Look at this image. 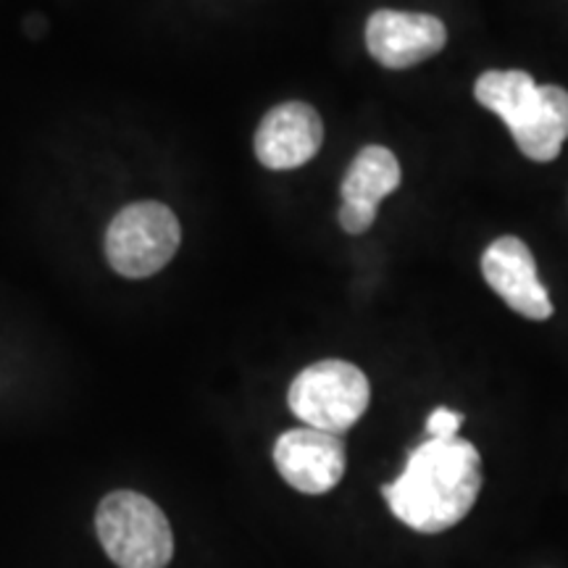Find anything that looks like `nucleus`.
Wrapping results in <instances>:
<instances>
[{"label": "nucleus", "mask_w": 568, "mask_h": 568, "mask_svg": "<svg viewBox=\"0 0 568 568\" xmlns=\"http://www.w3.org/2000/svg\"><path fill=\"white\" fill-rule=\"evenodd\" d=\"M481 489L479 450L466 439H426L408 456L406 471L382 487L395 518L422 535L464 521Z\"/></svg>", "instance_id": "nucleus-1"}, {"label": "nucleus", "mask_w": 568, "mask_h": 568, "mask_svg": "<svg viewBox=\"0 0 568 568\" xmlns=\"http://www.w3.org/2000/svg\"><path fill=\"white\" fill-rule=\"evenodd\" d=\"M95 529L103 550L119 568H166L172 564V527L151 497L130 489L103 497Z\"/></svg>", "instance_id": "nucleus-2"}, {"label": "nucleus", "mask_w": 568, "mask_h": 568, "mask_svg": "<svg viewBox=\"0 0 568 568\" xmlns=\"http://www.w3.org/2000/svg\"><path fill=\"white\" fill-rule=\"evenodd\" d=\"M372 400L366 374L347 361H318L290 385V410L311 429L343 435L366 414Z\"/></svg>", "instance_id": "nucleus-3"}, {"label": "nucleus", "mask_w": 568, "mask_h": 568, "mask_svg": "<svg viewBox=\"0 0 568 568\" xmlns=\"http://www.w3.org/2000/svg\"><path fill=\"white\" fill-rule=\"evenodd\" d=\"M180 243L176 213L159 201H140L113 216L105 232V258L126 280H145L174 258Z\"/></svg>", "instance_id": "nucleus-4"}, {"label": "nucleus", "mask_w": 568, "mask_h": 568, "mask_svg": "<svg viewBox=\"0 0 568 568\" xmlns=\"http://www.w3.org/2000/svg\"><path fill=\"white\" fill-rule=\"evenodd\" d=\"M276 471L290 487L305 495H324L345 474V443L322 429H290L274 445Z\"/></svg>", "instance_id": "nucleus-5"}, {"label": "nucleus", "mask_w": 568, "mask_h": 568, "mask_svg": "<svg viewBox=\"0 0 568 568\" xmlns=\"http://www.w3.org/2000/svg\"><path fill=\"white\" fill-rule=\"evenodd\" d=\"M447 42L445 24L432 13L374 11L366 24V45L376 63L410 69L439 53Z\"/></svg>", "instance_id": "nucleus-6"}, {"label": "nucleus", "mask_w": 568, "mask_h": 568, "mask_svg": "<svg viewBox=\"0 0 568 568\" xmlns=\"http://www.w3.org/2000/svg\"><path fill=\"white\" fill-rule=\"evenodd\" d=\"M481 274L516 314L531 322L552 316L550 295L537 276L535 255L518 237L495 240L481 255Z\"/></svg>", "instance_id": "nucleus-7"}, {"label": "nucleus", "mask_w": 568, "mask_h": 568, "mask_svg": "<svg viewBox=\"0 0 568 568\" xmlns=\"http://www.w3.org/2000/svg\"><path fill=\"white\" fill-rule=\"evenodd\" d=\"M324 140V124L314 105L287 101L272 109L255 132V155L266 169L287 172L308 163Z\"/></svg>", "instance_id": "nucleus-8"}, {"label": "nucleus", "mask_w": 568, "mask_h": 568, "mask_svg": "<svg viewBox=\"0 0 568 568\" xmlns=\"http://www.w3.org/2000/svg\"><path fill=\"white\" fill-rule=\"evenodd\" d=\"M510 134L527 159L539 163L558 159L568 140V92L556 84H539L537 101Z\"/></svg>", "instance_id": "nucleus-9"}, {"label": "nucleus", "mask_w": 568, "mask_h": 568, "mask_svg": "<svg viewBox=\"0 0 568 568\" xmlns=\"http://www.w3.org/2000/svg\"><path fill=\"white\" fill-rule=\"evenodd\" d=\"M400 184V161L382 145H368L355 155L343 180V201L379 205Z\"/></svg>", "instance_id": "nucleus-10"}, {"label": "nucleus", "mask_w": 568, "mask_h": 568, "mask_svg": "<svg viewBox=\"0 0 568 568\" xmlns=\"http://www.w3.org/2000/svg\"><path fill=\"white\" fill-rule=\"evenodd\" d=\"M539 84L531 80L527 71H485L477 80V101L487 111L497 113L506 122L508 130L527 116L535 103Z\"/></svg>", "instance_id": "nucleus-11"}, {"label": "nucleus", "mask_w": 568, "mask_h": 568, "mask_svg": "<svg viewBox=\"0 0 568 568\" xmlns=\"http://www.w3.org/2000/svg\"><path fill=\"white\" fill-rule=\"evenodd\" d=\"M376 209L379 205L372 203H358V201H343V209H339V224L347 234H364L372 230Z\"/></svg>", "instance_id": "nucleus-12"}, {"label": "nucleus", "mask_w": 568, "mask_h": 568, "mask_svg": "<svg viewBox=\"0 0 568 568\" xmlns=\"http://www.w3.org/2000/svg\"><path fill=\"white\" fill-rule=\"evenodd\" d=\"M460 424H464V416L458 410L435 408L426 418V435L432 439H456Z\"/></svg>", "instance_id": "nucleus-13"}]
</instances>
